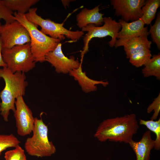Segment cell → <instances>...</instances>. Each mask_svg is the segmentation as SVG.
<instances>
[{"label":"cell","instance_id":"obj_1","mask_svg":"<svg viewBox=\"0 0 160 160\" xmlns=\"http://www.w3.org/2000/svg\"><path fill=\"white\" fill-rule=\"evenodd\" d=\"M138 128L136 116L131 113L104 120L98 127L94 137L101 142L109 140L129 144Z\"/></svg>","mask_w":160,"mask_h":160},{"label":"cell","instance_id":"obj_2","mask_svg":"<svg viewBox=\"0 0 160 160\" xmlns=\"http://www.w3.org/2000/svg\"><path fill=\"white\" fill-rule=\"evenodd\" d=\"M1 78L5 84L0 92V113L4 120L7 122L10 111H15L16 99L25 95L28 83L25 73H13L7 67L0 68V79Z\"/></svg>","mask_w":160,"mask_h":160},{"label":"cell","instance_id":"obj_3","mask_svg":"<svg viewBox=\"0 0 160 160\" xmlns=\"http://www.w3.org/2000/svg\"><path fill=\"white\" fill-rule=\"evenodd\" d=\"M13 15L15 20L23 25L28 32L31 50L36 62L45 61L46 55L53 50L61 41L42 33L38 29V26L29 21L25 14L14 12Z\"/></svg>","mask_w":160,"mask_h":160},{"label":"cell","instance_id":"obj_4","mask_svg":"<svg viewBox=\"0 0 160 160\" xmlns=\"http://www.w3.org/2000/svg\"><path fill=\"white\" fill-rule=\"evenodd\" d=\"M48 130L41 116L40 119L34 118L33 135L27 138L24 144L25 149L28 155L42 157L50 156L55 152V146L49 140Z\"/></svg>","mask_w":160,"mask_h":160},{"label":"cell","instance_id":"obj_5","mask_svg":"<svg viewBox=\"0 0 160 160\" xmlns=\"http://www.w3.org/2000/svg\"><path fill=\"white\" fill-rule=\"evenodd\" d=\"M2 56L7 67L13 73H27L35 66L36 62L31 52L30 43L2 48Z\"/></svg>","mask_w":160,"mask_h":160},{"label":"cell","instance_id":"obj_6","mask_svg":"<svg viewBox=\"0 0 160 160\" xmlns=\"http://www.w3.org/2000/svg\"><path fill=\"white\" fill-rule=\"evenodd\" d=\"M37 9L36 7L31 8L25 15L29 21L39 26L41 28L40 31L44 34L60 41L66 37L74 41L79 39L84 34L81 31H72L67 29L64 27L63 23H59L49 19H43L37 14Z\"/></svg>","mask_w":160,"mask_h":160},{"label":"cell","instance_id":"obj_7","mask_svg":"<svg viewBox=\"0 0 160 160\" xmlns=\"http://www.w3.org/2000/svg\"><path fill=\"white\" fill-rule=\"evenodd\" d=\"M104 24L101 26H96L90 24L82 28V31H87V33L83 38L84 47L81 53V57L88 51L89 44L91 40L93 38H103L107 36L111 37V40L108 42L110 46H114L117 40V34L121 28L119 22L113 20L110 17H104Z\"/></svg>","mask_w":160,"mask_h":160},{"label":"cell","instance_id":"obj_8","mask_svg":"<svg viewBox=\"0 0 160 160\" xmlns=\"http://www.w3.org/2000/svg\"><path fill=\"white\" fill-rule=\"evenodd\" d=\"M0 36L3 48H11L31 42L30 35L27 29L16 20L2 25Z\"/></svg>","mask_w":160,"mask_h":160},{"label":"cell","instance_id":"obj_9","mask_svg":"<svg viewBox=\"0 0 160 160\" xmlns=\"http://www.w3.org/2000/svg\"><path fill=\"white\" fill-rule=\"evenodd\" d=\"M15 104V110L14 113L17 133L21 136L30 135L34 126V118L32 112L22 96L16 99Z\"/></svg>","mask_w":160,"mask_h":160},{"label":"cell","instance_id":"obj_10","mask_svg":"<svg viewBox=\"0 0 160 160\" xmlns=\"http://www.w3.org/2000/svg\"><path fill=\"white\" fill-rule=\"evenodd\" d=\"M145 0H111V4L115 10V14L121 16L128 22L137 20L142 16V8L145 5Z\"/></svg>","mask_w":160,"mask_h":160},{"label":"cell","instance_id":"obj_11","mask_svg":"<svg viewBox=\"0 0 160 160\" xmlns=\"http://www.w3.org/2000/svg\"><path fill=\"white\" fill-rule=\"evenodd\" d=\"M45 61L54 67L56 72L67 74L73 70L78 68L81 64L73 56L68 58L64 55L62 49V44L60 43L52 51L45 56Z\"/></svg>","mask_w":160,"mask_h":160},{"label":"cell","instance_id":"obj_12","mask_svg":"<svg viewBox=\"0 0 160 160\" xmlns=\"http://www.w3.org/2000/svg\"><path fill=\"white\" fill-rule=\"evenodd\" d=\"M152 42L148 40V36L143 35L126 39H119L115 42L114 46L117 47L123 46L126 55V58L142 50L150 49Z\"/></svg>","mask_w":160,"mask_h":160},{"label":"cell","instance_id":"obj_13","mask_svg":"<svg viewBox=\"0 0 160 160\" xmlns=\"http://www.w3.org/2000/svg\"><path fill=\"white\" fill-rule=\"evenodd\" d=\"M121 29L118 33L116 38L120 39H126L133 37L147 35L149 34L148 28L145 27V23L141 18L130 23H128L122 19L119 20Z\"/></svg>","mask_w":160,"mask_h":160},{"label":"cell","instance_id":"obj_14","mask_svg":"<svg viewBox=\"0 0 160 160\" xmlns=\"http://www.w3.org/2000/svg\"><path fill=\"white\" fill-rule=\"evenodd\" d=\"M151 132L150 130L146 131L139 141L132 140L129 144L135 154L136 160H150L151 152L155 144Z\"/></svg>","mask_w":160,"mask_h":160},{"label":"cell","instance_id":"obj_15","mask_svg":"<svg viewBox=\"0 0 160 160\" xmlns=\"http://www.w3.org/2000/svg\"><path fill=\"white\" fill-rule=\"evenodd\" d=\"M69 74L78 81L82 90L86 93L96 90L97 89L96 85L100 84L105 87L109 84L106 81L94 80L88 77L86 73L83 71L81 64L78 68L71 71Z\"/></svg>","mask_w":160,"mask_h":160},{"label":"cell","instance_id":"obj_16","mask_svg":"<svg viewBox=\"0 0 160 160\" xmlns=\"http://www.w3.org/2000/svg\"><path fill=\"white\" fill-rule=\"evenodd\" d=\"M99 6L91 9L86 8L83 9L76 15L77 25L80 28H83L87 25L92 24L96 26L103 24V14L99 12Z\"/></svg>","mask_w":160,"mask_h":160},{"label":"cell","instance_id":"obj_17","mask_svg":"<svg viewBox=\"0 0 160 160\" xmlns=\"http://www.w3.org/2000/svg\"><path fill=\"white\" fill-rule=\"evenodd\" d=\"M4 4L13 12L25 14L31 7L37 3L38 0H2Z\"/></svg>","mask_w":160,"mask_h":160},{"label":"cell","instance_id":"obj_18","mask_svg":"<svg viewBox=\"0 0 160 160\" xmlns=\"http://www.w3.org/2000/svg\"><path fill=\"white\" fill-rule=\"evenodd\" d=\"M160 6V0L146 1L142 8V16L141 18L145 24H150L155 18L158 8Z\"/></svg>","mask_w":160,"mask_h":160},{"label":"cell","instance_id":"obj_19","mask_svg":"<svg viewBox=\"0 0 160 160\" xmlns=\"http://www.w3.org/2000/svg\"><path fill=\"white\" fill-rule=\"evenodd\" d=\"M142 69V73L145 77L153 76L160 80V54L154 55Z\"/></svg>","mask_w":160,"mask_h":160},{"label":"cell","instance_id":"obj_20","mask_svg":"<svg viewBox=\"0 0 160 160\" xmlns=\"http://www.w3.org/2000/svg\"><path fill=\"white\" fill-rule=\"evenodd\" d=\"M139 124L145 126L149 130L155 134L154 149L156 150L160 149V118L158 120H139Z\"/></svg>","mask_w":160,"mask_h":160},{"label":"cell","instance_id":"obj_21","mask_svg":"<svg viewBox=\"0 0 160 160\" xmlns=\"http://www.w3.org/2000/svg\"><path fill=\"white\" fill-rule=\"evenodd\" d=\"M151 57L150 49H145L131 55L129 62L133 65L138 68L146 64Z\"/></svg>","mask_w":160,"mask_h":160},{"label":"cell","instance_id":"obj_22","mask_svg":"<svg viewBox=\"0 0 160 160\" xmlns=\"http://www.w3.org/2000/svg\"><path fill=\"white\" fill-rule=\"evenodd\" d=\"M20 142L13 134H0V157L3 151L9 148H15Z\"/></svg>","mask_w":160,"mask_h":160},{"label":"cell","instance_id":"obj_23","mask_svg":"<svg viewBox=\"0 0 160 160\" xmlns=\"http://www.w3.org/2000/svg\"><path fill=\"white\" fill-rule=\"evenodd\" d=\"M151 34L152 41L157 45L159 50L160 49V15L158 13L157 18L154 24L151 26L149 32Z\"/></svg>","mask_w":160,"mask_h":160},{"label":"cell","instance_id":"obj_24","mask_svg":"<svg viewBox=\"0 0 160 160\" xmlns=\"http://www.w3.org/2000/svg\"><path fill=\"white\" fill-rule=\"evenodd\" d=\"M25 156L24 150L19 145L6 151L4 158L5 160H21Z\"/></svg>","mask_w":160,"mask_h":160},{"label":"cell","instance_id":"obj_25","mask_svg":"<svg viewBox=\"0 0 160 160\" xmlns=\"http://www.w3.org/2000/svg\"><path fill=\"white\" fill-rule=\"evenodd\" d=\"M14 12L8 9L0 0V20H4L5 23H11L15 20Z\"/></svg>","mask_w":160,"mask_h":160},{"label":"cell","instance_id":"obj_26","mask_svg":"<svg viewBox=\"0 0 160 160\" xmlns=\"http://www.w3.org/2000/svg\"><path fill=\"white\" fill-rule=\"evenodd\" d=\"M153 111L154 113L151 117V120H155L159 116L160 111V93L147 109V112L148 113H150Z\"/></svg>","mask_w":160,"mask_h":160},{"label":"cell","instance_id":"obj_27","mask_svg":"<svg viewBox=\"0 0 160 160\" xmlns=\"http://www.w3.org/2000/svg\"><path fill=\"white\" fill-rule=\"evenodd\" d=\"M2 43L0 36V67L4 68L7 67V65L3 58L2 53Z\"/></svg>","mask_w":160,"mask_h":160},{"label":"cell","instance_id":"obj_28","mask_svg":"<svg viewBox=\"0 0 160 160\" xmlns=\"http://www.w3.org/2000/svg\"><path fill=\"white\" fill-rule=\"evenodd\" d=\"M21 160H27L26 156H25Z\"/></svg>","mask_w":160,"mask_h":160},{"label":"cell","instance_id":"obj_29","mask_svg":"<svg viewBox=\"0 0 160 160\" xmlns=\"http://www.w3.org/2000/svg\"><path fill=\"white\" fill-rule=\"evenodd\" d=\"M2 25H1V23L0 22V35L1 31V29Z\"/></svg>","mask_w":160,"mask_h":160}]
</instances>
